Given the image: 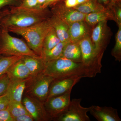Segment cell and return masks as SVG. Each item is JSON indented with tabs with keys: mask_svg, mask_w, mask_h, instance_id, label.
<instances>
[{
	"mask_svg": "<svg viewBox=\"0 0 121 121\" xmlns=\"http://www.w3.org/2000/svg\"><path fill=\"white\" fill-rule=\"evenodd\" d=\"M9 9V13L0 20V26L5 29L32 26L47 19L52 15L47 8L32 9L18 6L10 7Z\"/></svg>",
	"mask_w": 121,
	"mask_h": 121,
	"instance_id": "6da1fadb",
	"label": "cell"
},
{
	"mask_svg": "<svg viewBox=\"0 0 121 121\" xmlns=\"http://www.w3.org/2000/svg\"><path fill=\"white\" fill-rule=\"evenodd\" d=\"M52 27L50 17L32 26L24 28L9 27L7 30L22 36L29 48L36 55L41 56L44 40Z\"/></svg>",
	"mask_w": 121,
	"mask_h": 121,
	"instance_id": "7a4b0ae2",
	"label": "cell"
},
{
	"mask_svg": "<svg viewBox=\"0 0 121 121\" xmlns=\"http://www.w3.org/2000/svg\"><path fill=\"white\" fill-rule=\"evenodd\" d=\"M43 73L51 76L54 80L72 77H87L82 63L74 62L63 56L45 62Z\"/></svg>",
	"mask_w": 121,
	"mask_h": 121,
	"instance_id": "3957f363",
	"label": "cell"
},
{
	"mask_svg": "<svg viewBox=\"0 0 121 121\" xmlns=\"http://www.w3.org/2000/svg\"><path fill=\"white\" fill-rule=\"evenodd\" d=\"M0 55L40 57L30 49L23 40L12 36L7 29L1 27L0 29Z\"/></svg>",
	"mask_w": 121,
	"mask_h": 121,
	"instance_id": "277c9868",
	"label": "cell"
},
{
	"mask_svg": "<svg viewBox=\"0 0 121 121\" xmlns=\"http://www.w3.org/2000/svg\"><path fill=\"white\" fill-rule=\"evenodd\" d=\"M82 53V63L85 69L87 78H94L101 71L103 56L95 51L91 39L87 36L79 42Z\"/></svg>",
	"mask_w": 121,
	"mask_h": 121,
	"instance_id": "5b68a950",
	"label": "cell"
},
{
	"mask_svg": "<svg viewBox=\"0 0 121 121\" xmlns=\"http://www.w3.org/2000/svg\"><path fill=\"white\" fill-rule=\"evenodd\" d=\"M107 22V20L103 21L95 25L91 30V35L95 51L102 56L109 43L111 34Z\"/></svg>",
	"mask_w": 121,
	"mask_h": 121,
	"instance_id": "8992f818",
	"label": "cell"
},
{
	"mask_svg": "<svg viewBox=\"0 0 121 121\" xmlns=\"http://www.w3.org/2000/svg\"><path fill=\"white\" fill-rule=\"evenodd\" d=\"M72 90L61 95L50 98L45 101L46 111L50 118L58 119L67 110L71 101Z\"/></svg>",
	"mask_w": 121,
	"mask_h": 121,
	"instance_id": "52a82bcc",
	"label": "cell"
},
{
	"mask_svg": "<svg viewBox=\"0 0 121 121\" xmlns=\"http://www.w3.org/2000/svg\"><path fill=\"white\" fill-rule=\"evenodd\" d=\"M81 98L73 99L67 110L56 120L60 121H90L87 113L90 107H84L80 104Z\"/></svg>",
	"mask_w": 121,
	"mask_h": 121,
	"instance_id": "ba28073f",
	"label": "cell"
},
{
	"mask_svg": "<svg viewBox=\"0 0 121 121\" xmlns=\"http://www.w3.org/2000/svg\"><path fill=\"white\" fill-rule=\"evenodd\" d=\"M52 5L53 6L51 11L52 14L62 20L69 26L74 22L84 20L86 14L73 8H67L64 3L57 1Z\"/></svg>",
	"mask_w": 121,
	"mask_h": 121,
	"instance_id": "9c48e42d",
	"label": "cell"
},
{
	"mask_svg": "<svg viewBox=\"0 0 121 121\" xmlns=\"http://www.w3.org/2000/svg\"><path fill=\"white\" fill-rule=\"evenodd\" d=\"M37 80L32 86V93L36 97L42 101L47 99L50 86L54 79L50 76L43 73L39 75Z\"/></svg>",
	"mask_w": 121,
	"mask_h": 121,
	"instance_id": "30bf717a",
	"label": "cell"
},
{
	"mask_svg": "<svg viewBox=\"0 0 121 121\" xmlns=\"http://www.w3.org/2000/svg\"><path fill=\"white\" fill-rule=\"evenodd\" d=\"M82 78L72 77L54 80L50 86L47 99L50 98L63 94L78 82Z\"/></svg>",
	"mask_w": 121,
	"mask_h": 121,
	"instance_id": "8fae6325",
	"label": "cell"
},
{
	"mask_svg": "<svg viewBox=\"0 0 121 121\" xmlns=\"http://www.w3.org/2000/svg\"><path fill=\"white\" fill-rule=\"evenodd\" d=\"M91 115L98 121H121L117 110L111 107L92 105L90 107Z\"/></svg>",
	"mask_w": 121,
	"mask_h": 121,
	"instance_id": "7c38bea8",
	"label": "cell"
},
{
	"mask_svg": "<svg viewBox=\"0 0 121 121\" xmlns=\"http://www.w3.org/2000/svg\"><path fill=\"white\" fill-rule=\"evenodd\" d=\"M91 26L84 20L74 22L69 25L70 42L78 43L82 39L91 35Z\"/></svg>",
	"mask_w": 121,
	"mask_h": 121,
	"instance_id": "4fadbf2b",
	"label": "cell"
},
{
	"mask_svg": "<svg viewBox=\"0 0 121 121\" xmlns=\"http://www.w3.org/2000/svg\"><path fill=\"white\" fill-rule=\"evenodd\" d=\"M6 73L11 81L28 79L31 77L30 72L21 59L13 64Z\"/></svg>",
	"mask_w": 121,
	"mask_h": 121,
	"instance_id": "5bb4252c",
	"label": "cell"
},
{
	"mask_svg": "<svg viewBox=\"0 0 121 121\" xmlns=\"http://www.w3.org/2000/svg\"><path fill=\"white\" fill-rule=\"evenodd\" d=\"M52 27L54 29L61 42H70L69 35V26L58 17L52 14L50 17Z\"/></svg>",
	"mask_w": 121,
	"mask_h": 121,
	"instance_id": "9a60e30c",
	"label": "cell"
},
{
	"mask_svg": "<svg viewBox=\"0 0 121 121\" xmlns=\"http://www.w3.org/2000/svg\"><path fill=\"white\" fill-rule=\"evenodd\" d=\"M21 59L30 72L31 77L42 73L45 69V62L41 56L36 57L25 56Z\"/></svg>",
	"mask_w": 121,
	"mask_h": 121,
	"instance_id": "2e32d148",
	"label": "cell"
},
{
	"mask_svg": "<svg viewBox=\"0 0 121 121\" xmlns=\"http://www.w3.org/2000/svg\"><path fill=\"white\" fill-rule=\"evenodd\" d=\"M27 79L11 81L7 93L9 101L22 102V98Z\"/></svg>",
	"mask_w": 121,
	"mask_h": 121,
	"instance_id": "e0dca14e",
	"label": "cell"
},
{
	"mask_svg": "<svg viewBox=\"0 0 121 121\" xmlns=\"http://www.w3.org/2000/svg\"><path fill=\"white\" fill-rule=\"evenodd\" d=\"M108 20H115L112 11L109 8L105 11L86 14L84 20L93 27L99 22Z\"/></svg>",
	"mask_w": 121,
	"mask_h": 121,
	"instance_id": "ac0fdd59",
	"label": "cell"
},
{
	"mask_svg": "<svg viewBox=\"0 0 121 121\" xmlns=\"http://www.w3.org/2000/svg\"><path fill=\"white\" fill-rule=\"evenodd\" d=\"M62 56L76 62L82 63V53L79 42L67 43L64 48Z\"/></svg>",
	"mask_w": 121,
	"mask_h": 121,
	"instance_id": "d6986e66",
	"label": "cell"
},
{
	"mask_svg": "<svg viewBox=\"0 0 121 121\" xmlns=\"http://www.w3.org/2000/svg\"><path fill=\"white\" fill-rule=\"evenodd\" d=\"M108 8V7L98 3L96 0H90L83 4L78 5L73 8L75 9L80 12L86 14L105 11Z\"/></svg>",
	"mask_w": 121,
	"mask_h": 121,
	"instance_id": "ffe728a7",
	"label": "cell"
},
{
	"mask_svg": "<svg viewBox=\"0 0 121 121\" xmlns=\"http://www.w3.org/2000/svg\"><path fill=\"white\" fill-rule=\"evenodd\" d=\"M67 43L60 42L52 49L43 52L40 56L45 62L58 58L62 56L64 48Z\"/></svg>",
	"mask_w": 121,
	"mask_h": 121,
	"instance_id": "44dd1931",
	"label": "cell"
},
{
	"mask_svg": "<svg viewBox=\"0 0 121 121\" xmlns=\"http://www.w3.org/2000/svg\"><path fill=\"white\" fill-rule=\"evenodd\" d=\"M60 42L55 31L52 27L44 40L42 52L52 49Z\"/></svg>",
	"mask_w": 121,
	"mask_h": 121,
	"instance_id": "7402d4cb",
	"label": "cell"
},
{
	"mask_svg": "<svg viewBox=\"0 0 121 121\" xmlns=\"http://www.w3.org/2000/svg\"><path fill=\"white\" fill-rule=\"evenodd\" d=\"M23 103L26 110L35 120L40 118L41 115L46 120L49 119L48 118L41 114V112L38 109L37 106L31 99L28 97H25L23 100Z\"/></svg>",
	"mask_w": 121,
	"mask_h": 121,
	"instance_id": "603a6c76",
	"label": "cell"
},
{
	"mask_svg": "<svg viewBox=\"0 0 121 121\" xmlns=\"http://www.w3.org/2000/svg\"><path fill=\"white\" fill-rule=\"evenodd\" d=\"M23 56H5L0 55V76L7 73L9 68Z\"/></svg>",
	"mask_w": 121,
	"mask_h": 121,
	"instance_id": "cb8c5ba5",
	"label": "cell"
},
{
	"mask_svg": "<svg viewBox=\"0 0 121 121\" xmlns=\"http://www.w3.org/2000/svg\"><path fill=\"white\" fill-rule=\"evenodd\" d=\"M8 108L13 119L21 115L29 113L22 102L10 101Z\"/></svg>",
	"mask_w": 121,
	"mask_h": 121,
	"instance_id": "d4e9b609",
	"label": "cell"
},
{
	"mask_svg": "<svg viewBox=\"0 0 121 121\" xmlns=\"http://www.w3.org/2000/svg\"><path fill=\"white\" fill-rule=\"evenodd\" d=\"M118 29L115 35V44L111 51V55L116 61L121 60V25L118 26Z\"/></svg>",
	"mask_w": 121,
	"mask_h": 121,
	"instance_id": "484cf974",
	"label": "cell"
},
{
	"mask_svg": "<svg viewBox=\"0 0 121 121\" xmlns=\"http://www.w3.org/2000/svg\"><path fill=\"white\" fill-rule=\"evenodd\" d=\"M11 80L7 73L0 76V95L7 93Z\"/></svg>",
	"mask_w": 121,
	"mask_h": 121,
	"instance_id": "4316f807",
	"label": "cell"
},
{
	"mask_svg": "<svg viewBox=\"0 0 121 121\" xmlns=\"http://www.w3.org/2000/svg\"><path fill=\"white\" fill-rule=\"evenodd\" d=\"M110 9L113 13L115 20V21L117 23L118 26L121 25V3L115 5Z\"/></svg>",
	"mask_w": 121,
	"mask_h": 121,
	"instance_id": "83f0119b",
	"label": "cell"
},
{
	"mask_svg": "<svg viewBox=\"0 0 121 121\" xmlns=\"http://www.w3.org/2000/svg\"><path fill=\"white\" fill-rule=\"evenodd\" d=\"M20 7L28 9H41L39 7L37 0H22Z\"/></svg>",
	"mask_w": 121,
	"mask_h": 121,
	"instance_id": "f1b7e54d",
	"label": "cell"
},
{
	"mask_svg": "<svg viewBox=\"0 0 121 121\" xmlns=\"http://www.w3.org/2000/svg\"><path fill=\"white\" fill-rule=\"evenodd\" d=\"M22 2L21 0H0V10L7 6L18 7Z\"/></svg>",
	"mask_w": 121,
	"mask_h": 121,
	"instance_id": "f546056e",
	"label": "cell"
},
{
	"mask_svg": "<svg viewBox=\"0 0 121 121\" xmlns=\"http://www.w3.org/2000/svg\"><path fill=\"white\" fill-rule=\"evenodd\" d=\"M0 121H14L8 108L0 111Z\"/></svg>",
	"mask_w": 121,
	"mask_h": 121,
	"instance_id": "4dcf8cb0",
	"label": "cell"
},
{
	"mask_svg": "<svg viewBox=\"0 0 121 121\" xmlns=\"http://www.w3.org/2000/svg\"><path fill=\"white\" fill-rule=\"evenodd\" d=\"M9 101V99L6 93L0 95V111L8 108Z\"/></svg>",
	"mask_w": 121,
	"mask_h": 121,
	"instance_id": "1f68e13d",
	"label": "cell"
},
{
	"mask_svg": "<svg viewBox=\"0 0 121 121\" xmlns=\"http://www.w3.org/2000/svg\"><path fill=\"white\" fill-rule=\"evenodd\" d=\"M34 119L29 113L21 115L13 118L14 121H34Z\"/></svg>",
	"mask_w": 121,
	"mask_h": 121,
	"instance_id": "d6a6232c",
	"label": "cell"
},
{
	"mask_svg": "<svg viewBox=\"0 0 121 121\" xmlns=\"http://www.w3.org/2000/svg\"><path fill=\"white\" fill-rule=\"evenodd\" d=\"M64 4L66 7L69 8H74L78 5L77 0H65Z\"/></svg>",
	"mask_w": 121,
	"mask_h": 121,
	"instance_id": "836d02e7",
	"label": "cell"
},
{
	"mask_svg": "<svg viewBox=\"0 0 121 121\" xmlns=\"http://www.w3.org/2000/svg\"><path fill=\"white\" fill-rule=\"evenodd\" d=\"M121 0H111L107 7L111 8L115 5L121 3Z\"/></svg>",
	"mask_w": 121,
	"mask_h": 121,
	"instance_id": "e575fe53",
	"label": "cell"
},
{
	"mask_svg": "<svg viewBox=\"0 0 121 121\" xmlns=\"http://www.w3.org/2000/svg\"><path fill=\"white\" fill-rule=\"evenodd\" d=\"M10 13L9 9H5L2 11H0V20Z\"/></svg>",
	"mask_w": 121,
	"mask_h": 121,
	"instance_id": "d590c367",
	"label": "cell"
},
{
	"mask_svg": "<svg viewBox=\"0 0 121 121\" xmlns=\"http://www.w3.org/2000/svg\"><path fill=\"white\" fill-rule=\"evenodd\" d=\"M56 0H46L43 6V9H46L49 5H51L56 2Z\"/></svg>",
	"mask_w": 121,
	"mask_h": 121,
	"instance_id": "8d00e7d4",
	"label": "cell"
},
{
	"mask_svg": "<svg viewBox=\"0 0 121 121\" xmlns=\"http://www.w3.org/2000/svg\"><path fill=\"white\" fill-rule=\"evenodd\" d=\"M111 0H96L98 3L103 5L105 6V7H106V5L107 6Z\"/></svg>",
	"mask_w": 121,
	"mask_h": 121,
	"instance_id": "74e56055",
	"label": "cell"
},
{
	"mask_svg": "<svg viewBox=\"0 0 121 121\" xmlns=\"http://www.w3.org/2000/svg\"><path fill=\"white\" fill-rule=\"evenodd\" d=\"M39 7L41 9H43V6L46 0H37Z\"/></svg>",
	"mask_w": 121,
	"mask_h": 121,
	"instance_id": "f35d334b",
	"label": "cell"
},
{
	"mask_svg": "<svg viewBox=\"0 0 121 121\" xmlns=\"http://www.w3.org/2000/svg\"><path fill=\"white\" fill-rule=\"evenodd\" d=\"M90 0H77L78 5L83 4V3L87 2V1H89Z\"/></svg>",
	"mask_w": 121,
	"mask_h": 121,
	"instance_id": "ab89813d",
	"label": "cell"
},
{
	"mask_svg": "<svg viewBox=\"0 0 121 121\" xmlns=\"http://www.w3.org/2000/svg\"><path fill=\"white\" fill-rule=\"evenodd\" d=\"M59 0H56V2H57V1H59Z\"/></svg>",
	"mask_w": 121,
	"mask_h": 121,
	"instance_id": "60d3db41",
	"label": "cell"
},
{
	"mask_svg": "<svg viewBox=\"0 0 121 121\" xmlns=\"http://www.w3.org/2000/svg\"></svg>",
	"mask_w": 121,
	"mask_h": 121,
	"instance_id": "b9f144b4",
	"label": "cell"
},
{
	"mask_svg": "<svg viewBox=\"0 0 121 121\" xmlns=\"http://www.w3.org/2000/svg\"><path fill=\"white\" fill-rule=\"evenodd\" d=\"M21 0V1H22V0Z\"/></svg>",
	"mask_w": 121,
	"mask_h": 121,
	"instance_id": "7bdbcfd3",
	"label": "cell"
},
{
	"mask_svg": "<svg viewBox=\"0 0 121 121\" xmlns=\"http://www.w3.org/2000/svg\"><path fill=\"white\" fill-rule=\"evenodd\" d=\"M60 0H59V1H60Z\"/></svg>",
	"mask_w": 121,
	"mask_h": 121,
	"instance_id": "ee69618b",
	"label": "cell"
}]
</instances>
